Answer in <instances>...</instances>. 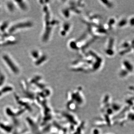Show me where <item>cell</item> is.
Returning a JSON list of instances; mask_svg holds the SVG:
<instances>
[{
  "mask_svg": "<svg viewBox=\"0 0 134 134\" xmlns=\"http://www.w3.org/2000/svg\"><path fill=\"white\" fill-rule=\"evenodd\" d=\"M4 58L5 61H7V62L8 65H9L10 68H11L12 69H13V70H14V71H15V72H16V71H17V68L15 66V65L12 63V62H11L10 59H9V58H8L7 56H4Z\"/></svg>",
  "mask_w": 134,
  "mask_h": 134,
  "instance_id": "obj_8",
  "label": "cell"
},
{
  "mask_svg": "<svg viewBox=\"0 0 134 134\" xmlns=\"http://www.w3.org/2000/svg\"><path fill=\"white\" fill-rule=\"evenodd\" d=\"M66 4V7L63 9L62 13L65 18L69 19L72 15L81 14L85 7L83 1H70Z\"/></svg>",
  "mask_w": 134,
  "mask_h": 134,
  "instance_id": "obj_1",
  "label": "cell"
},
{
  "mask_svg": "<svg viewBox=\"0 0 134 134\" xmlns=\"http://www.w3.org/2000/svg\"><path fill=\"white\" fill-rule=\"evenodd\" d=\"M115 38L114 37H110L105 43L104 48V52L107 56L113 57L116 53Z\"/></svg>",
  "mask_w": 134,
  "mask_h": 134,
  "instance_id": "obj_4",
  "label": "cell"
},
{
  "mask_svg": "<svg viewBox=\"0 0 134 134\" xmlns=\"http://www.w3.org/2000/svg\"><path fill=\"white\" fill-rule=\"evenodd\" d=\"M133 39L122 41L118 49L119 54L123 56L133 53Z\"/></svg>",
  "mask_w": 134,
  "mask_h": 134,
  "instance_id": "obj_3",
  "label": "cell"
},
{
  "mask_svg": "<svg viewBox=\"0 0 134 134\" xmlns=\"http://www.w3.org/2000/svg\"><path fill=\"white\" fill-rule=\"evenodd\" d=\"M128 25H129V21L126 18H122L119 21L117 20V25L119 28H125Z\"/></svg>",
  "mask_w": 134,
  "mask_h": 134,
  "instance_id": "obj_6",
  "label": "cell"
},
{
  "mask_svg": "<svg viewBox=\"0 0 134 134\" xmlns=\"http://www.w3.org/2000/svg\"><path fill=\"white\" fill-rule=\"evenodd\" d=\"M72 24L69 22L66 21L63 24L60 32L61 35L63 37H66L72 30Z\"/></svg>",
  "mask_w": 134,
  "mask_h": 134,
  "instance_id": "obj_5",
  "label": "cell"
},
{
  "mask_svg": "<svg viewBox=\"0 0 134 134\" xmlns=\"http://www.w3.org/2000/svg\"><path fill=\"white\" fill-rule=\"evenodd\" d=\"M133 65L132 62L126 59L121 63L119 74L121 77H126L132 75L133 73Z\"/></svg>",
  "mask_w": 134,
  "mask_h": 134,
  "instance_id": "obj_2",
  "label": "cell"
},
{
  "mask_svg": "<svg viewBox=\"0 0 134 134\" xmlns=\"http://www.w3.org/2000/svg\"><path fill=\"white\" fill-rule=\"evenodd\" d=\"M99 2H100L101 5L104 6V7L109 9L112 8L114 6V3H113V2L112 1H99Z\"/></svg>",
  "mask_w": 134,
  "mask_h": 134,
  "instance_id": "obj_7",
  "label": "cell"
}]
</instances>
